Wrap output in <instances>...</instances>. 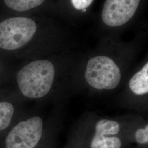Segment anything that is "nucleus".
<instances>
[{"instance_id":"f257e3e1","label":"nucleus","mask_w":148,"mask_h":148,"mask_svg":"<svg viewBox=\"0 0 148 148\" xmlns=\"http://www.w3.org/2000/svg\"><path fill=\"white\" fill-rule=\"evenodd\" d=\"M56 70L47 60L31 62L19 71L17 82L21 93L29 98H41L47 95L53 86Z\"/></svg>"},{"instance_id":"20e7f679","label":"nucleus","mask_w":148,"mask_h":148,"mask_svg":"<svg viewBox=\"0 0 148 148\" xmlns=\"http://www.w3.org/2000/svg\"><path fill=\"white\" fill-rule=\"evenodd\" d=\"M43 123L40 117L19 122L8 134L7 148H34L42 135Z\"/></svg>"},{"instance_id":"9d476101","label":"nucleus","mask_w":148,"mask_h":148,"mask_svg":"<svg viewBox=\"0 0 148 148\" xmlns=\"http://www.w3.org/2000/svg\"><path fill=\"white\" fill-rule=\"evenodd\" d=\"M136 141L139 144L145 145L148 143V125L138 128L134 133Z\"/></svg>"},{"instance_id":"6e6552de","label":"nucleus","mask_w":148,"mask_h":148,"mask_svg":"<svg viewBox=\"0 0 148 148\" xmlns=\"http://www.w3.org/2000/svg\"><path fill=\"white\" fill-rule=\"evenodd\" d=\"M5 5L14 11L25 12L41 5L45 0H4Z\"/></svg>"},{"instance_id":"1a4fd4ad","label":"nucleus","mask_w":148,"mask_h":148,"mask_svg":"<svg viewBox=\"0 0 148 148\" xmlns=\"http://www.w3.org/2000/svg\"><path fill=\"white\" fill-rule=\"evenodd\" d=\"M14 114V107L6 101L0 103V131L8 127Z\"/></svg>"},{"instance_id":"39448f33","label":"nucleus","mask_w":148,"mask_h":148,"mask_svg":"<svg viewBox=\"0 0 148 148\" xmlns=\"http://www.w3.org/2000/svg\"><path fill=\"white\" fill-rule=\"evenodd\" d=\"M140 0H106L102 19L109 27L126 24L136 13Z\"/></svg>"},{"instance_id":"f03ea898","label":"nucleus","mask_w":148,"mask_h":148,"mask_svg":"<svg viewBox=\"0 0 148 148\" xmlns=\"http://www.w3.org/2000/svg\"><path fill=\"white\" fill-rule=\"evenodd\" d=\"M86 84L90 88L101 91L117 88L121 83V71L115 61L106 56L90 59L85 71Z\"/></svg>"},{"instance_id":"423d86ee","label":"nucleus","mask_w":148,"mask_h":148,"mask_svg":"<svg viewBox=\"0 0 148 148\" xmlns=\"http://www.w3.org/2000/svg\"><path fill=\"white\" fill-rule=\"evenodd\" d=\"M121 125L115 120L101 119L96 122L90 148H121V139L117 135L120 132Z\"/></svg>"},{"instance_id":"7ed1b4c3","label":"nucleus","mask_w":148,"mask_h":148,"mask_svg":"<svg viewBox=\"0 0 148 148\" xmlns=\"http://www.w3.org/2000/svg\"><path fill=\"white\" fill-rule=\"evenodd\" d=\"M37 30L35 21L27 17H14L0 23V48L15 50L29 42Z\"/></svg>"},{"instance_id":"0eeeda50","label":"nucleus","mask_w":148,"mask_h":148,"mask_svg":"<svg viewBox=\"0 0 148 148\" xmlns=\"http://www.w3.org/2000/svg\"><path fill=\"white\" fill-rule=\"evenodd\" d=\"M128 88L133 95L146 97L148 94V63L133 75L128 83Z\"/></svg>"},{"instance_id":"9b49d317","label":"nucleus","mask_w":148,"mask_h":148,"mask_svg":"<svg viewBox=\"0 0 148 148\" xmlns=\"http://www.w3.org/2000/svg\"><path fill=\"white\" fill-rule=\"evenodd\" d=\"M74 8L78 10H85L93 2V0H71Z\"/></svg>"}]
</instances>
